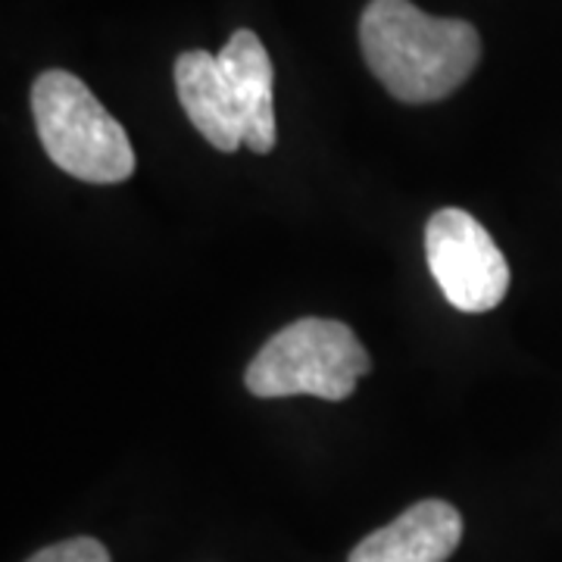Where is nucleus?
Returning <instances> with one entry per match:
<instances>
[{"instance_id":"obj_2","label":"nucleus","mask_w":562,"mask_h":562,"mask_svg":"<svg viewBox=\"0 0 562 562\" xmlns=\"http://www.w3.org/2000/svg\"><path fill=\"white\" fill-rule=\"evenodd\" d=\"M32 116L47 157L66 176L88 184L132 179V140L79 76L66 69L41 72L32 85Z\"/></svg>"},{"instance_id":"obj_7","label":"nucleus","mask_w":562,"mask_h":562,"mask_svg":"<svg viewBox=\"0 0 562 562\" xmlns=\"http://www.w3.org/2000/svg\"><path fill=\"white\" fill-rule=\"evenodd\" d=\"M216 57L241 110L244 144L254 154H269L276 147V101H272L276 69L269 60V50L250 29H238Z\"/></svg>"},{"instance_id":"obj_5","label":"nucleus","mask_w":562,"mask_h":562,"mask_svg":"<svg viewBox=\"0 0 562 562\" xmlns=\"http://www.w3.org/2000/svg\"><path fill=\"white\" fill-rule=\"evenodd\" d=\"M462 541V516L443 501H419L362 538L347 562H447Z\"/></svg>"},{"instance_id":"obj_3","label":"nucleus","mask_w":562,"mask_h":562,"mask_svg":"<svg viewBox=\"0 0 562 562\" xmlns=\"http://www.w3.org/2000/svg\"><path fill=\"white\" fill-rule=\"evenodd\" d=\"M369 369L372 360L350 325L306 316L262 344L244 372V384L254 397L266 401L294 394L347 401Z\"/></svg>"},{"instance_id":"obj_1","label":"nucleus","mask_w":562,"mask_h":562,"mask_svg":"<svg viewBox=\"0 0 562 562\" xmlns=\"http://www.w3.org/2000/svg\"><path fill=\"white\" fill-rule=\"evenodd\" d=\"M362 57L403 103L450 98L482 60V38L465 20L428 16L409 0H372L360 16Z\"/></svg>"},{"instance_id":"obj_4","label":"nucleus","mask_w":562,"mask_h":562,"mask_svg":"<svg viewBox=\"0 0 562 562\" xmlns=\"http://www.w3.org/2000/svg\"><path fill=\"white\" fill-rule=\"evenodd\" d=\"M425 257L443 297L462 313H487L509 291L501 247L472 213L447 206L425 225Z\"/></svg>"},{"instance_id":"obj_6","label":"nucleus","mask_w":562,"mask_h":562,"mask_svg":"<svg viewBox=\"0 0 562 562\" xmlns=\"http://www.w3.org/2000/svg\"><path fill=\"white\" fill-rule=\"evenodd\" d=\"M176 91L181 110L203 138L222 154H235L244 144V122L220 57L210 50H184L176 60Z\"/></svg>"},{"instance_id":"obj_8","label":"nucleus","mask_w":562,"mask_h":562,"mask_svg":"<svg viewBox=\"0 0 562 562\" xmlns=\"http://www.w3.org/2000/svg\"><path fill=\"white\" fill-rule=\"evenodd\" d=\"M25 562H110V553L98 538H69L54 547H44Z\"/></svg>"}]
</instances>
